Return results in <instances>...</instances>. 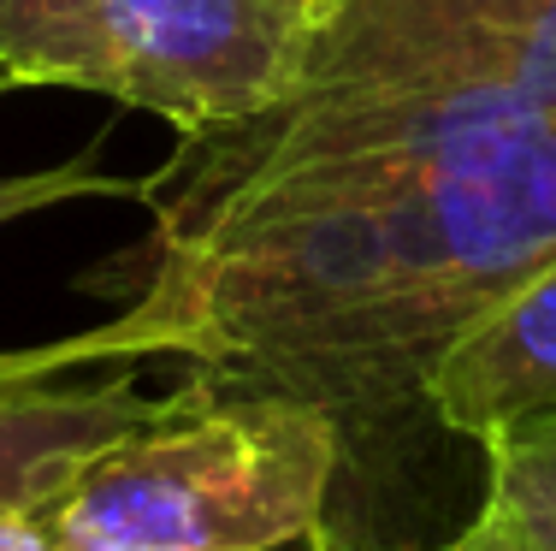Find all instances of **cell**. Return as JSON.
I'll list each match as a JSON object with an SVG mask.
<instances>
[{
	"mask_svg": "<svg viewBox=\"0 0 556 551\" xmlns=\"http://www.w3.org/2000/svg\"><path fill=\"white\" fill-rule=\"evenodd\" d=\"M485 510L533 551H556V410L485 433Z\"/></svg>",
	"mask_w": 556,
	"mask_h": 551,
	"instance_id": "7",
	"label": "cell"
},
{
	"mask_svg": "<svg viewBox=\"0 0 556 551\" xmlns=\"http://www.w3.org/2000/svg\"><path fill=\"white\" fill-rule=\"evenodd\" d=\"M296 84L509 89L556 120V0H314Z\"/></svg>",
	"mask_w": 556,
	"mask_h": 551,
	"instance_id": "4",
	"label": "cell"
},
{
	"mask_svg": "<svg viewBox=\"0 0 556 551\" xmlns=\"http://www.w3.org/2000/svg\"><path fill=\"white\" fill-rule=\"evenodd\" d=\"M18 89L7 72H0V96ZM96 154H77V161H60L48 173H0V226L12 220H30L42 208H60L72 196H137L142 202V178H113V173H96Z\"/></svg>",
	"mask_w": 556,
	"mask_h": 551,
	"instance_id": "9",
	"label": "cell"
},
{
	"mask_svg": "<svg viewBox=\"0 0 556 551\" xmlns=\"http://www.w3.org/2000/svg\"><path fill=\"white\" fill-rule=\"evenodd\" d=\"M172 403H178V391L142 398L137 362L108 367L101 379H54V386L0 391V522L36 516L54 492L72 487V475L96 451L161 422Z\"/></svg>",
	"mask_w": 556,
	"mask_h": 551,
	"instance_id": "6",
	"label": "cell"
},
{
	"mask_svg": "<svg viewBox=\"0 0 556 551\" xmlns=\"http://www.w3.org/2000/svg\"><path fill=\"white\" fill-rule=\"evenodd\" d=\"M172 356L166 333L154 321H142L137 309H118L108 326L54 338V345H30V350H0V391H24V386H54V379L89 374V367H125V362H149Z\"/></svg>",
	"mask_w": 556,
	"mask_h": 551,
	"instance_id": "8",
	"label": "cell"
},
{
	"mask_svg": "<svg viewBox=\"0 0 556 551\" xmlns=\"http://www.w3.org/2000/svg\"><path fill=\"white\" fill-rule=\"evenodd\" d=\"M556 255V130L367 196L130 249L125 303L207 391L355 415L420 410L432 362Z\"/></svg>",
	"mask_w": 556,
	"mask_h": 551,
	"instance_id": "1",
	"label": "cell"
},
{
	"mask_svg": "<svg viewBox=\"0 0 556 551\" xmlns=\"http://www.w3.org/2000/svg\"><path fill=\"white\" fill-rule=\"evenodd\" d=\"M0 551H54V546H48V534L30 516H7L0 522Z\"/></svg>",
	"mask_w": 556,
	"mask_h": 551,
	"instance_id": "11",
	"label": "cell"
},
{
	"mask_svg": "<svg viewBox=\"0 0 556 551\" xmlns=\"http://www.w3.org/2000/svg\"><path fill=\"white\" fill-rule=\"evenodd\" d=\"M444 551H533V546H527L521 534H515L509 522L497 516V510H480V516H473Z\"/></svg>",
	"mask_w": 556,
	"mask_h": 551,
	"instance_id": "10",
	"label": "cell"
},
{
	"mask_svg": "<svg viewBox=\"0 0 556 551\" xmlns=\"http://www.w3.org/2000/svg\"><path fill=\"white\" fill-rule=\"evenodd\" d=\"M308 18L314 0H0V72L202 137L296 84Z\"/></svg>",
	"mask_w": 556,
	"mask_h": 551,
	"instance_id": "3",
	"label": "cell"
},
{
	"mask_svg": "<svg viewBox=\"0 0 556 551\" xmlns=\"http://www.w3.org/2000/svg\"><path fill=\"white\" fill-rule=\"evenodd\" d=\"M285 551H326L320 540H302V546H285Z\"/></svg>",
	"mask_w": 556,
	"mask_h": 551,
	"instance_id": "12",
	"label": "cell"
},
{
	"mask_svg": "<svg viewBox=\"0 0 556 551\" xmlns=\"http://www.w3.org/2000/svg\"><path fill=\"white\" fill-rule=\"evenodd\" d=\"M343 422L308 398L178 386L36 510L54 551H285L320 540Z\"/></svg>",
	"mask_w": 556,
	"mask_h": 551,
	"instance_id": "2",
	"label": "cell"
},
{
	"mask_svg": "<svg viewBox=\"0 0 556 551\" xmlns=\"http://www.w3.org/2000/svg\"><path fill=\"white\" fill-rule=\"evenodd\" d=\"M420 410L468 439L556 410V255L450 338L420 386Z\"/></svg>",
	"mask_w": 556,
	"mask_h": 551,
	"instance_id": "5",
	"label": "cell"
}]
</instances>
